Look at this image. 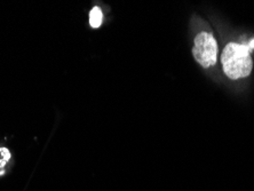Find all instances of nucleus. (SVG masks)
I'll use <instances>...</instances> for the list:
<instances>
[{
    "label": "nucleus",
    "instance_id": "obj_4",
    "mask_svg": "<svg viewBox=\"0 0 254 191\" xmlns=\"http://www.w3.org/2000/svg\"><path fill=\"white\" fill-rule=\"evenodd\" d=\"M10 159V152L8 149L0 148V174L3 173V168L8 164Z\"/></svg>",
    "mask_w": 254,
    "mask_h": 191
},
{
    "label": "nucleus",
    "instance_id": "obj_2",
    "mask_svg": "<svg viewBox=\"0 0 254 191\" xmlns=\"http://www.w3.org/2000/svg\"><path fill=\"white\" fill-rule=\"evenodd\" d=\"M192 54L196 61L204 68H210L215 64L216 55H218V44L212 33H198L195 38Z\"/></svg>",
    "mask_w": 254,
    "mask_h": 191
},
{
    "label": "nucleus",
    "instance_id": "obj_5",
    "mask_svg": "<svg viewBox=\"0 0 254 191\" xmlns=\"http://www.w3.org/2000/svg\"><path fill=\"white\" fill-rule=\"evenodd\" d=\"M246 47H248V50L249 51H251V50H253L254 48V39H253V41L250 45H246Z\"/></svg>",
    "mask_w": 254,
    "mask_h": 191
},
{
    "label": "nucleus",
    "instance_id": "obj_1",
    "mask_svg": "<svg viewBox=\"0 0 254 191\" xmlns=\"http://www.w3.org/2000/svg\"><path fill=\"white\" fill-rule=\"evenodd\" d=\"M221 63L226 76L230 79H241L250 76L252 71V59L245 45L229 43L223 50Z\"/></svg>",
    "mask_w": 254,
    "mask_h": 191
},
{
    "label": "nucleus",
    "instance_id": "obj_3",
    "mask_svg": "<svg viewBox=\"0 0 254 191\" xmlns=\"http://www.w3.org/2000/svg\"><path fill=\"white\" fill-rule=\"evenodd\" d=\"M89 23H91L92 28H99L101 23H102V12L99 7H94L89 13Z\"/></svg>",
    "mask_w": 254,
    "mask_h": 191
}]
</instances>
